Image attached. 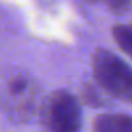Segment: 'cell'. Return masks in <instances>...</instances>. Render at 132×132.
<instances>
[{
  "label": "cell",
  "instance_id": "277c9868",
  "mask_svg": "<svg viewBox=\"0 0 132 132\" xmlns=\"http://www.w3.org/2000/svg\"><path fill=\"white\" fill-rule=\"evenodd\" d=\"M94 132H132V117L125 114H102L95 118Z\"/></svg>",
  "mask_w": 132,
  "mask_h": 132
},
{
  "label": "cell",
  "instance_id": "52a82bcc",
  "mask_svg": "<svg viewBox=\"0 0 132 132\" xmlns=\"http://www.w3.org/2000/svg\"><path fill=\"white\" fill-rule=\"evenodd\" d=\"M114 10H123L129 4V0H102Z\"/></svg>",
  "mask_w": 132,
  "mask_h": 132
},
{
  "label": "cell",
  "instance_id": "6da1fadb",
  "mask_svg": "<svg viewBox=\"0 0 132 132\" xmlns=\"http://www.w3.org/2000/svg\"><path fill=\"white\" fill-rule=\"evenodd\" d=\"M92 72L104 91L132 104V68L117 54L98 50L92 57Z\"/></svg>",
  "mask_w": 132,
  "mask_h": 132
},
{
  "label": "cell",
  "instance_id": "8992f818",
  "mask_svg": "<svg viewBox=\"0 0 132 132\" xmlns=\"http://www.w3.org/2000/svg\"><path fill=\"white\" fill-rule=\"evenodd\" d=\"M82 97H84V101H85L88 105H92V106H98L102 104V101H101V97L100 94H98L97 89L91 88V87H85L84 88V92H82Z\"/></svg>",
  "mask_w": 132,
  "mask_h": 132
},
{
  "label": "cell",
  "instance_id": "3957f363",
  "mask_svg": "<svg viewBox=\"0 0 132 132\" xmlns=\"http://www.w3.org/2000/svg\"><path fill=\"white\" fill-rule=\"evenodd\" d=\"M4 108L14 119L26 121L31 118L34 108V92L30 81L23 75L14 77L7 85V98Z\"/></svg>",
  "mask_w": 132,
  "mask_h": 132
},
{
  "label": "cell",
  "instance_id": "5b68a950",
  "mask_svg": "<svg viewBox=\"0 0 132 132\" xmlns=\"http://www.w3.org/2000/svg\"><path fill=\"white\" fill-rule=\"evenodd\" d=\"M112 36L121 50L132 58V26H117L112 30Z\"/></svg>",
  "mask_w": 132,
  "mask_h": 132
},
{
  "label": "cell",
  "instance_id": "7a4b0ae2",
  "mask_svg": "<svg viewBox=\"0 0 132 132\" xmlns=\"http://www.w3.org/2000/svg\"><path fill=\"white\" fill-rule=\"evenodd\" d=\"M41 123L46 132H78L81 128V109L71 92L57 89L41 106Z\"/></svg>",
  "mask_w": 132,
  "mask_h": 132
}]
</instances>
